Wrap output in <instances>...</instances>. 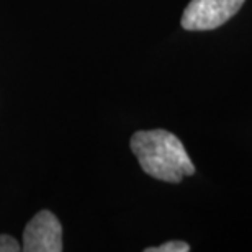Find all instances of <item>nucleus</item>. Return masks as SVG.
Masks as SVG:
<instances>
[{"instance_id":"nucleus-1","label":"nucleus","mask_w":252,"mask_h":252,"mask_svg":"<svg viewBox=\"0 0 252 252\" xmlns=\"http://www.w3.org/2000/svg\"><path fill=\"white\" fill-rule=\"evenodd\" d=\"M141 169L151 177L169 184H179L195 174L182 141L170 131L148 129L136 131L129 141Z\"/></svg>"},{"instance_id":"nucleus-2","label":"nucleus","mask_w":252,"mask_h":252,"mask_svg":"<svg viewBox=\"0 0 252 252\" xmlns=\"http://www.w3.org/2000/svg\"><path fill=\"white\" fill-rule=\"evenodd\" d=\"M244 2L246 0H191L184 10L180 25L189 32L215 30L229 22Z\"/></svg>"},{"instance_id":"nucleus-3","label":"nucleus","mask_w":252,"mask_h":252,"mask_svg":"<svg viewBox=\"0 0 252 252\" xmlns=\"http://www.w3.org/2000/svg\"><path fill=\"white\" fill-rule=\"evenodd\" d=\"M63 249V226L59 220L48 210L34 215L23 231L22 251L61 252Z\"/></svg>"},{"instance_id":"nucleus-4","label":"nucleus","mask_w":252,"mask_h":252,"mask_svg":"<svg viewBox=\"0 0 252 252\" xmlns=\"http://www.w3.org/2000/svg\"><path fill=\"white\" fill-rule=\"evenodd\" d=\"M190 246L184 241H170L158 246V248H148L146 252H189Z\"/></svg>"},{"instance_id":"nucleus-5","label":"nucleus","mask_w":252,"mask_h":252,"mask_svg":"<svg viewBox=\"0 0 252 252\" xmlns=\"http://www.w3.org/2000/svg\"><path fill=\"white\" fill-rule=\"evenodd\" d=\"M18 251H22V246L18 244V241L13 236L0 234V252H18Z\"/></svg>"}]
</instances>
